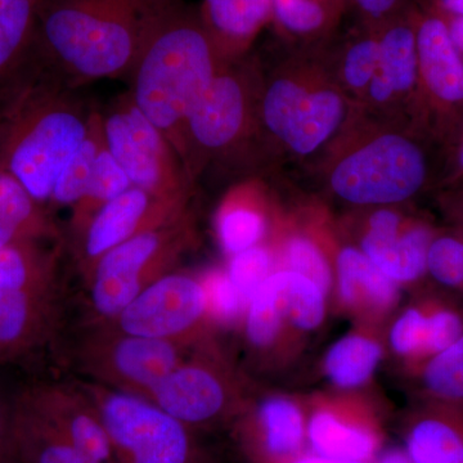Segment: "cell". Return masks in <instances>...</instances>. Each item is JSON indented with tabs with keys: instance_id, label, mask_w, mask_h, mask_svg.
<instances>
[{
	"instance_id": "6da1fadb",
	"label": "cell",
	"mask_w": 463,
	"mask_h": 463,
	"mask_svg": "<svg viewBox=\"0 0 463 463\" xmlns=\"http://www.w3.org/2000/svg\"><path fill=\"white\" fill-rule=\"evenodd\" d=\"M176 0H41L33 56L70 84L129 76Z\"/></svg>"
},
{
	"instance_id": "7a4b0ae2",
	"label": "cell",
	"mask_w": 463,
	"mask_h": 463,
	"mask_svg": "<svg viewBox=\"0 0 463 463\" xmlns=\"http://www.w3.org/2000/svg\"><path fill=\"white\" fill-rule=\"evenodd\" d=\"M38 71L0 93V170L12 174L44 205L58 175L90 133L94 112L62 76L33 56Z\"/></svg>"
},
{
	"instance_id": "3957f363",
	"label": "cell",
	"mask_w": 463,
	"mask_h": 463,
	"mask_svg": "<svg viewBox=\"0 0 463 463\" xmlns=\"http://www.w3.org/2000/svg\"><path fill=\"white\" fill-rule=\"evenodd\" d=\"M223 60L199 14L176 0L128 76V96L172 143L183 164L185 121L223 69Z\"/></svg>"
},
{
	"instance_id": "277c9868",
	"label": "cell",
	"mask_w": 463,
	"mask_h": 463,
	"mask_svg": "<svg viewBox=\"0 0 463 463\" xmlns=\"http://www.w3.org/2000/svg\"><path fill=\"white\" fill-rule=\"evenodd\" d=\"M83 392L99 411L116 463H215L194 429L147 399L105 385H88Z\"/></svg>"
},
{
	"instance_id": "5b68a950",
	"label": "cell",
	"mask_w": 463,
	"mask_h": 463,
	"mask_svg": "<svg viewBox=\"0 0 463 463\" xmlns=\"http://www.w3.org/2000/svg\"><path fill=\"white\" fill-rule=\"evenodd\" d=\"M429 163L421 146L404 134H380L353 149L332 169L330 187L344 203L388 206L425 187Z\"/></svg>"
},
{
	"instance_id": "8992f818",
	"label": "cell",
	"mask_w": 463,
	"mask_h": 463,
	"mask_svg": "<svg viewBox=\"0 0 463 463\" xmlns=\"http://www.w3.org/2000/svg\"><path fill=\"white\" fill-rule=\"evenodd\" d=\"M100 118L106 147L133 187L158 200L185 205L192 179L182 158L129 96H124Z\"/></svg>"
},
{
	"instance_id": "52a82bcc",
	"label": "cell",
	"mask_w": 463,
	"mask_h": 463,
	"mask_svg": "<svg viewBox=\"0 0 463 463\" xmlns=\"http://www.w3.org/2000/svg\"><path fill=\"white\" fill-rule=\"evenodd\" d=\"M190 231L184 214L125 241L93 265L90 301L100 317L115 319L184 250Z\"/></svg>"
},
{
	"instance_id": "ba28073f",
	"label": "cell",
	"mask_w": 463,
	"mask_h": 463,
	"mask_svg": "<svg viewBox=\"0 0 463 463\" xmlns=\"http://www.w3.org/2000/svg\"><path fill=\"white\" fill-rule=\"evenodd\" d=\"M345 99L330 88H307L277 79L261 99L267 129L298 156H309L330 141L345 118Z\"/></svg>"
},
{
	"instance_id": "9c48e42d",
	"label": "cell",
	"mask_w": 463,
	"mask_h": 463,
	"mask_svg": "<svg viewBox=\"0 0 463 463\" xmlns=\"http://www.w3.org/2000/svg\"><path fill=\"white\" fill-rule=\"evenodd\" d=\"M183 343L114 331L91 336L81 361L94 376L121 392L145 398L182 364Z\"/></svg>"
},
{
	"instance_id": "30bf717a",
	"label": "cell",
	"mask_w": 463,
	"mask_h": 463,
	"mask_svg": "<svg viewBox=\"0 0 463 463\" xmlns=\"http://www.w3.org/2000/svg\"><path fill=\"white\" fill-rule=\"evenodd\" d=\"M207 316L203 282L187 274H164L116 317V330L134 336L183 343Z\"/></svg>"
},
{
	"instance_id": "8fae6325",
	"label": "cell",
	"mask_w": 463,
	"mask_h": 463,
	"mask_svg": "<svg viewBox=\"0 0 463 463\" xmlns=\"http://www.w3.org/2000/svg\"><path fill=\"white\" fill-rule=\"evenodd\" d=\"M145 399L192 429L230 421L245 410L225 371L200 359L182 362Z\"/></svg>"
},
{
	"instance_id": "7c38bea8",
	"label": "cell",
	"mask_w": 463,
	"mask_h": 463,
	"mask_svg": "<svg viewBox=\"0 0 463 463\" xmlns=\"http://www.w3.org/2000/svg\"><path fill=\"white\" fill-rule=\"evenodd\" d=\"M419 90L429 114L441 129L452 127L463 112V57L439 12L416 21Z\"/></svg>"
},
{
	"instance_id": "4fadbf2b",
	"label": "cell",
	"mask_w": 463,
	"mask_h": 463,
	"mask_svg": "<svg viewBox=\"0 0 463 463\" xmlns=\"http://www.w3.org/2000/svg\"><path fill=\"white\" fill-rule=\"evenodd\" d=\"M310 452L336 461H373L383 443V423L354 398L319 399L307 420Z\"/></svg>"
},
{
	"instance_id": "5bb4252c",
	"label": "cell",
	"mask_w": 463,
	"mask_h": 463,
	"mask_svg": "<svg viewBox=\"0 0 463 463\" xmlns=\"http://www.w3.org/2000/svg\"><path fill=\"white\" fill-rule=\"evenodd\" d=\"M249 102L248 88L242 79L221 70L185 121L187 173L196 155L223 151L240 138L248 125Z\"/></svg>"
},
{
	"instance_id": "9a60e30c",
	"label": "cell",
	"mask_w": 463,
	"mask_h": 463,
	"mask_svg": "<svg viewBox=\"0 0 463 463\" xmlns=\"http://www.w3.org/2000/svg\"><path fill=\"white\" fill-rule=\"evenodd\" d=\"M184 207L158 200L132 185L106 203L81 233L85 269L90 272L103 255L125 241L179 218L184 214Z\"/></svg>"
},
{
	"instance_id": "2e32d148",
	"label": "cell",
	"mask_w": 463,
	"mask_h": 463,
	"mask_svg": "<svg viewBox=\"0 0 463 463\" xmlns=\"http://www.w3.org/2000/svg\"><path fill=\"white\" fill-rule=\"evenodd\" d=\"M434 237L428 225L407 223L395 210L380 207L365 222L359 250L381 272L402 285L428 272V252Z\"/></svg>"
},
{
	"instance_id": "e0dca14e",
	"label": "cell",
	"mask_w": 463,
	"mask_h": 463,
	"mask_svg": "<svg viewBox=\"0 0 463 463\" xmlns=\"http://www.w3.org/2000/svg\"><path fill=\"white\" fill-rule=\"evenodd\" d=\"M70 443L100 463H116L114 448L90 398L65 386L42 385L17 398Z\"/></svg>"
},
{
	"instance_id": "ac0fdd59",
	"label": "cell",
	"mask_w": 463,
	"mask_h": 463,
	"mask_svg": "<svg viewBox=\"0 0 463 463\" xmlns=\"http://www.w3.org/2000/svg\"><path fill=\"white\" fill-rule=\"evenodd\" d=\"M307 414L283 395L265 398L243 420L242 441L255 463H288L304 453Z\"/></svg>"
},
{
	"instance_id": "d6986e66",
	"label": "cell",
	"mask_w": 463,
	"mask_h": 463,
	"mask_svg": "<svg viewBox=\"0 0 463 463\" xmlns=\"http://www.w3.org/2000/svg\"><path fill=\"white\" fill-rule=\"evenodd\" d=\"M56 281L0 291V361L41 345L56 328Z\"/></svg>"
},
{
	"instance_id": "ffe728a7",
	"label": "cell",
	"mask_w": 463,
	"mask_h": 463,
	"mask_svg": "<svg viewBox=\"0 0 463 463\" xmlns=\"http://www.w3.org/2000/svg\"><path fill=\"white\" fill-rule=\"evenodd\" d=\"M334 272L341 307L359 318L376 321L397 306L401 285L381 272L361 250L341 249Z\"/></svg>"
},
{
	"instance_id": "44dd1931",
	"label": "cell",
	"mask_w": 463,
	"mask_h": 463,
	"mask_svg": "<svg viewBox=\"0 0 463 463\" xmlns=\"http://www.w3.org/2000/svg\"><path fill=\"white\" fill-rule=\"evenodd\" d=\"M403 439L414 463H463V405L426 401L408 416Z\"/></svg>"
},
{
	"instance_id": "7402d4cb",
	"label": "cell",
	"mask_w": 463,
	"mask_h": 463,
	"mask_svg": "<svg viewBox=\"0 0 463 463\" xmlns=\"http://www.w3.org/2000/svg\"><path fill=\"white\" fill-rule=\"evenodd\" d=\"M377 35L380 65L367 94L373 103L383 105L419 88L416 21H392Z\"/></svg>"
},
{
	"instance_id": "603a6c76",
	"label": "cell",
	"mask_w": 463,
	"mask_h": 463,
	"mask_svg": "<svg viewBox=\"0 0 463 463\" xmlns=\"http://www.w3.org/2000/svg\"><path fill=\"white\" fill-rule=\"evenodd\" d=\"M223 58L236 56L273 20L272 0H203L199 14Z\"/></svg>"
},
{
	"instance_id": "cb8c5ba5",
	"label": "cell",
	"mask_w": 463,
	"mask_h": 463,
	"mask_svg": "<svg viewBox=\"0 0 463 463\" xmlns=\"http://www.w3.org/2000/svg\"><path fill=\"white\" fill-rule=\"evenodd\" d=\"M9 450L20 463H100L58 434L18 399L12 404Z\"/></svg>"
},
{
	"instance_id": "d4e9b609",
	"label": "cell",
	"mask_w": 463,
	"mask_h": 463,
	"mask_svg": "<svg viewBox=\"0 0 463 463\" xmlns=\"http://www.w3.org/2000/svg\"><path fill=\"white\" fill-rule=\"evenodd\" d=\"M41 0H0V93L32 57Z\"/></svg>"
},
{
	"instance_id": "484cf974",
	"label": "cell",
	"mask_w": 463,
	"mask_h": 463,
	"mask_svg": "<svg viewBox=\"0 0 463 463\" xmlns=\"http://www.w3.org/2000/svg\"><path fill=\"white\" fill-rule=\"evenodd\" d=\"M383 355L379 340L365 332H352L328 349L325 373L339 389H358L373 379Z\"/></svg>"
},
{
	"instance_id": "4316f807",
	"label": "cell",
	"mask_w": 463,
	"mask_h": 463,
	"mask_svg": "<svg viewBox=\"0 0 463 463\" xmlns=\"http://www.w3.org/2000/svg\"><path fill=\"white\" fill-rule=\"evenodd\" d=\"M289 325L276 274L259 288L246 309V337L255 350L268 352L288 336Z\"/></svg>"
},
{
	"instance_id": "83f0119b",
	"label": "cell",
	"mask_w": 463,
	"mask_h": 463,
	"mask_svg": "<svg viewBox=\"0 0 463 463\" xmlns=\"http://www.w3.org/2000/svg\"><path fill=\"white\" fill-rule=\"evenodd\" d=\"M0 221L11 225L25 240L56 237L57 230L44 205L12 174L0 170Z\"/></svg>"
},
{
	"instance_id": "f1b7e54d",
	"label": "cell",
	"mask_w": 463,
	"mask_h": 463,
	"mask_svg": "<svg viewBox=\"0 0 463 463\" xmlns=\"http://www.w3.org/2000/svg\"><path fill=\"white\" fill-rule=\"evenodd\" d=\"M56 281V258L41 241H21L0 249V291Z\"/></svg>"
},
{
	"instance_id": "f546056e",
	"label": "cell",
	"mask_w": 463,
	"mask_h": 463,
	"mask_svg": "<svg viewBox=\"0 0 463 463\" xmlns=\"http://www.w3.org/2000/svg\"><path fill=\"white\" fill-rule=\"evenodd\" d=\"M268 231L263 210L246 196H233L219 210L216 234L228 255L261 245Z\"/></svg>"
},
{
	"instance_id": "4dcf8cb0",
	"label": "cell",
	"mask_w": 463,
	"mask_h": 463,
	"mask_svg": "<svg viewBox=\"0 0 463 463\" xmlns=\"http://www.w3.org/2000/svg\"><path fill=\"white\" fill-rule=\"evenodd\" d=\"M102 143V118L99 112H94L90 133L58 175L52 191L51 203L57 206H75L83 199Z\"/></svg>"
},
{
	"instance_id": "1f68e13d",
	"label": "cell",
	"mask_w": 463,
	"mask_h": 463,
	"mask_svg": "<svg viewBox=\"0 0 463 463\" xmlns=\"http://www.w3.org/2000/svg\"><path fill=\"white\" fill-rule=\"evenodd\" d=\"M132 187L130 179L124 172L120 164L115 160L111 152L106 147L105 138L96 158L93 175L83 199L74 206V227L83 233L91 218L102 209L106 203L120 196Z\"/></svg>"
},
{
	"instance_id": "d6a6232c",
	"label": "cell",
	"mask_w": 463,
	"mask_h": 463,
	"mask_svg": "<svg viewBox=\"0 0 463 463\" xmlns=\"http://www.w3.org/2000/svg\"><path fill=\"white\" fill-rule=\"evenodd\" d=\"M274 274L281 288L292 330H317L325 321L327 295L312 279L301 274L288 269H277Z\"/></svg>"
},
{
	"instance_id": "836d02e7",
	"label": "cell",
	"mask_w": 463,
	"mask_h": 463,
	"mask_svg": "<svg viewBox=\"0 0 463 463\" xmlns=\"http://www.w3.org/2000/svg\"><path fill=\"white\" fill-rule=\"evenodd\" d=\"M346 0H272L273 20L283 32L310 38L327 32L339 20Z\"/></svg>"
},
{
	"instance_id": "e575fe53",
	"label": "cell",
	"mask_w": 463,
	"mask_h": 463,
	"mask_svg": "<svg viewBox=\"0 0 463 463\" xmlns=\"http://www.w3.org/2000/svg\"><path fill=\"white\" fill-rule=\"evenodd\" d=\"M421 381L428 401L463 405V335L429 359Z\"/></svg>"
},
{
	"instance_id": "d590c367",
	"label": "cell",
	"mask_w": 463,
	"mask_h": 463,
	"mask_svg": "<svg viewBox=\"0 0 463 463\" xmlns=\"http://www.w3.org/2000/svg\"><path fill=\"white\" fill-rule=\"evenodd\" d=\"M283 269L301 274L312 279L326 295L335 283L334 267L318 243L303 234H295L286 241L283 248Z\"/></svg>"
},
{
	"instance_id": "8d00e7d4",
	"label": "cell",
	"mask_w": 463,
	"mask_h": 463,
	"mask_svg": "<svg viewBox=\"0 0 463 463\" xmlns=\"http://www.w3.org/2000/svg\"><path fill=\"white\" fill-rule=\"evenodd\" d=\"M276 270V259L272 251L264 245H258L232 255L225 272L249 306L259 288Z\"/></svg>"
},
{
	"instance_id": "74e56055",
	"label": "cell",
	"mask_w": 463,
	"mask_h": 463,
	"mask_svg": "<svg viewBox=\"0 0 463 463\" xmlns=\"http://www.w3.org/2000/svg\"><path fill=\"white\" fill-rule=\"evenodd\" d=\"M430 312L412 307L403 310L389 332L392 352L403 358H428Z\"/></svg>"
},
{
	"instance_id": "f35d334b",
	"label": "cell",
	"mask_w": 463,
	"mask_h": 463,
	"mask_svg": "<svg viewBox=\"0 0 463 463\" xmlns=\"http://www.w3.org/2000/svg\"><path fill=\"white\" fill-rule=\"evenodd\" d=\"M206 295L207 316L223 325L236 322L248 309L239 289L231 281L227 272L213 270L201 279Z\"/></svg>"
},
{
	"instance_id": "ab89813d",
	"label": "cell",
	"mask_w": 463,
	"mask_h": 463,
	"mask_svg": "<svg viewBox=\"0 0 463 463\" xmlns=\"http://www.w3.org/2000/svg\"><path fill=\"white\" fill-rule=\"evenodd\" d=\"M380 65L379 35L364 36L350 44L343 60L344 81L353 91H367Z\"/></svg>"
},
{
	"instance_id": "60d3db41",
	"label": "cell",
	"mask_w": 463,
	"mask_h": 463,
	"mask_svg": "<svg viewBox=\"0 0 463 463\" xmlns=\"http://www.w3.org/2000/svg\"><path fill=\"white\" fill-rule=\"evenodd\" d=\"M428 272L448 288L463 289V245L461 237L438 236L428 252Z\"/></svg>"
},
{
	"instance_id": "b9f144b4",
	"label": "cell",
	"mask_w": 463,
	"mask_h": 463,
	"mask_svg": "<svg viewBox=\"0 0 463 463\" xmlns=\"http://www.w3.org/2000/svg\"><path fill=\"white\" fill-rule=\"evenodd\" d=\"M463 335V318L453 309H435L430 312V340L429 358L439 354L456 343Z\"/></svg>"
},
{
	"instance_id": "7bdbcfd3",
	"label": "cell",
	"mask_w": 463,
	"mask_h": 463,
	"mask_svg": "<svg viewBox=\"0 0 463 463\" xmlns=\"http://www.w3.org/2000/svg\"><path fill=\"white\" fill-rule=\"evenodd\" d=\"M373 20H386L398 11L403 0H346Z\"/></svg>"
},
{
	"instance_id": "ee69618b",
	"label": "cell",
	"mask_w": 463,
	"mask_h": 463,
	"mask_svg": "<svg viewBox=\"0 0 463 463\" xmlns=\"http://www.w3.org/2000/svg\"><path fill=\"white\" fill-rule=\"evenodd\" d=\"M12 404L0 397V455L8 452L11 439Z\"/></svg>"
},
{
	"instance_id": "f6af8a7d",
	"label": "cell",
	"mask_w": 463,
	"mask_h": 463,
	"mask_svg": "<svg viewBox=\"0 0 463 463\" xmlns=\"http://www.w3.org/2000/svg\"><path fill=\"white\" fill-rule=\"evenodd\" d=\"M374 463H414L404 448H389L381 450Z\"/></svg>"
},
{
	"instance_id": "bcb514c9",
	"label": "cell",
	"mask_w": 463,
	"mask_h": 463,
	"mask_svg": "<svg viewBox=\"0 0 463 463\" xmlns=\"http://www.w3.org/2000/svg\"><path fill=\"white\" fill-rule=\"evenodd\" d=\"M441 16L446 18L452 41L463 57V16H444V14Z\"/></svg>"
},
{
	"instance_id": "7dc6e473",
	"label": "cell",
	"mask_w": 463,
	"mask_h": 463,
	"mask_svg": "<svg viewBox=\"0 0 463 463\" xmlns=\"http://www.w3.org/2000/svg\"><path fill=\"white\" fill-rule=\"evenodd\" d=\"M21 241L30 240L24 239L11 225L5 224V222L0 221V249L14 245V243L16 242H21Z\"/></svg>"
},
{
	"instance_id": "c3c4849f",
	"label": "cell",
	"mask_w": 463,
	"mask_h": 463,
	"mask_svg": "<svg viewBox=\"0 0 463 463\" xmlns=\"http://www.w3.org/2000/svg\"><path fill=\"white\" fill-rule=\"evenodd\" d=\"M439 14L444 16H463V0H437Z\"/></svg>"
},
{
	"instance_id": "681fc988",
	"label": "cell",
	"mask_w": 463,
	"mask_h": 463,
	"mask_svg": "<svg viewBox=\"0 0 463 463\" xmlns=\"http://www.w3.org/2000/svg\"><path fill=\"white\" fill-rule=\"evenodd\" d=\"M288 463H339L336 459L326 458V457L316 455V453H301L297 458Z\"/></svg>"
},
{
	"instance_id": "f907efd6",
	"label": "cell",
	"mask_w": 463,
	"mask_h": 463,
	"mask_svg": "<svg viewBox=\"0 0 463 463\" xmlns=\"http://www.w3.org/2000/svg\"><path fill=\"white\" fill-rule=\"evenodd\" d=\"M456 164L457 173L463 174V128L459 137L458 149H457Z\"/></svg>"
},
{
	"instance_id": "816d5d0a",
	"label": "cell",
	"mask_w": 463,
	"mask_h": 463,
	"mask_svg": "<svg viewBox=\"0 0 463 463\" xmlns=\"http://www.w3.org/2000/svg\"><path fill=\"white\" fill-rule=\"evenodd\" d=\"M0 463H20L17 461L16 458H14V456L12 455L11 450H8V452L3 453V455H0Z\"/></svg>"
},
{
	"instance_id": "f5cc1de1",
	"label": "cell",
	"mask_w": 463,
	"mask_h": 463,
	"mask_svg": "<svg viewBox=\"0 0 463 463\" xmlns=\"http://www.w3.org/2000/svg\"><path fill=\"white\" fill-rule=\"evenodd\" d=\"M339 463H373V461H339Z\"/></svg>"
},
{
	"instance_id": "db71d44e",
	"label": "cell",
	"mask_w": 463,
	"mask_h": 463,
	"mask_svg": "<svg viewBox=\"0 0 463 463\" xmlns=\"http://www.w3.org/2000/svg\"><path fill=\"white\" fill-rule=\"evenodd\" d=\"M461 241H462V245H463V236L461 237Z\"/></svg>"
}]
</instances>
